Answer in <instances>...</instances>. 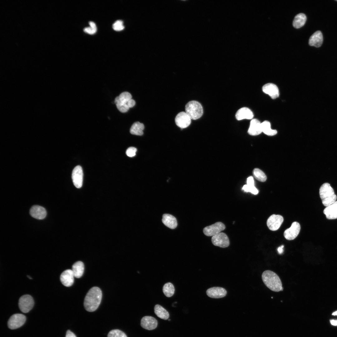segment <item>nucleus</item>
Here are the masks:
<instances>
[{"label":"nucleus","mask_w":337,"mask_h":337,"mask_svg":"<svg viewBox=\"0 0 337 337\" xmlns=\"http://www.w3.org/2000/svg\"><path fill=\"white\" fill-rule=\"evenodd\" d=\"M262 90L264 93L268 95L272 99H275L279 96L278 88L274 84L268 83L264 85L262 87Z\"/></svg>","instance_id":"obj_17"},{"label":"nucleus","mask_w":337,"mask_h":337,"mask_svg":"<svg viewBox=\"0 0 337 337\" xmlns=\"http://www.w3.org/2000/svg\"><path fill=\"white\" fill-rule=\"evenodd\" d=\"M72 178L75 186L77 188H81L82 185L83 172L81 167L78 165L74 168L72 174Z\"/></svg>","instance_id":"obj_13"},{"label":"nucleus","mask_w":337,"mask_h":337,"mask_svg":"<svg viewBox=\"0 0 337 337\" xmlns=\"http://www.w3.org/2000/svg\"><path fill=\"white\" fill-rule=\"evenodd\" d=\"M107 337H127L123 332L117 329L113 330L108 333Z\"/></svg>","instance_id":"obj_31"},{"label":"nucleus","mask_w":337,"mask_h":337,"mask_svg":"<svg viewBox=\"0 0 337 337\" xmlns=\"http://www.w3.org/2000/svg\"><path fill=\"white\" fill-rule=\"evenodd\" d=\"M300 229V226L298 222H293L291 227L284 231V235L285 237L289 240L294 239L298 235Z\"/></svg>","instance_id":"obj_12"},{"label":"nucleus","mask_w":337,"mask_h":337,"mask_svg":"<svg viewBox=\"0 0 337 337\" xmlns=\"http://www.w3.org/2000/svg\"><path fill=\"white\" fill-rule=\"evenodd\" d=\"M261 277L265 285L271 290L276 292L283 290L281 281L274 272L266 270L263 272Z\"/></svg>","instance_id":"obj_2"},{"label":"nucleus","mask_w":337,"mask_h":337,"mask_svg":"<svg viewBox=\"0 0 337 337\" xmlns=\"http://www.w3.org/2000/svg\"><path fill=\"white\" fill-rule=\"evenodd\" d=\"M336 1H337V0H336Z\"/></svg>","instance_id":"obj_42"},{"label":"nucleus","mask_w":337,"mask_h":337,"mask_svg":"<svg viewBox=\"0 0 337 337\" xmlns=\"http://www.w3.org/2000/svg\"><path fill=\"white\" fill-rule=\"evenodd\" d=\"M306 19V17L304 13H300L297 14L295 17L293 21V27L296 28L302 27L305 24Z\"/></svg>","instance_id":"obj_25"},{"label":"nucleus","mask_w":337,"mask_h":337,"mask_svg":"<svg viewBox=\"0 0 337 337\" xmlns=\"http://www.w3.org/2000/svg\"><path fill=\"white\" fill-rule=\"evenodd\" d=\"M102 297L101 290L97 287L91 288L87 293L84 300V305L87 311L93 312L100 305Z\"/></svg>","instance_id":"obj_1"},{"label":"nucleus","mask_w":337,"mask_h":337,"mask_svg":"<svg viewBox=\"0 0 337 337\" xmlns=\"http://www.w3.org/2000/svg\"><path fill=\"white\" fill-rule=\"evenodd\" d=\"M140 325L141 327L145 329L152 330L157 327L158 322L157 320L153 317L145 316L142 318Z\"/></svg>","instance_id":"obj_15"},{"label":"nucleus","mask_w":337,"mask_h":337,"mask_svg":"<svg viewBox=\"0 0 337 337\" xmlns=\"http://www.w3.org/2000/svg\"><path fill=\"white\" fill-rule=\"evenodd\" d=\"M154 312L158 317L163 320H167L169 317L168 312L163 307L159 305H156L155 306Z\"/></svg>","instance_id":"obj_27"},{"label":"nucleus","mask_w":337,"mask_h":337,"mask_svg":"<svg viewBox=\"0 0 337 337\" xmlns=\"http://www.w3.org/2000/svg\"><path fill=\"white\" fill-rule=\"evenodd\" d=\"M242 189L245 192H250L255 195L257 194L258 193V190L254 185L246 184L243 186Z\"/></svg>","instance_id":"obj_32"},{"label":"nucleus","mask_w":337,"mask_h":337,"mask_svg":"<svg viewBox=\"0 0 337 337\" xmlns=\"http://www.w3.org/2000/svg\"><path fill=\"white\" fill-rule=\"evenodd\" d=\"M262 132L266 134L272 136L276 135L277 131L275 129H271L270 122L267 120H265L261 123Z\"/></svg>","instance_id":"obj_28"},{"label":"nucleus","mask_w":337,"mask_h":337,"mask_svg":"<svg viewBox=\"0 0 337 337\" xmlns=\"http://www.w3.org/2000/svg\"><path fill=\"white\" fill-rule=\"evenodd\" d=\"M332 315H337V311L333 312L332 313Z\"/></svg>","instance_id":"obj_41"},{"label":"nucleus","mask_w":337,"mask_h":337,"mask_svg":"<svg viewBox=\"0 0 337 337\" xmlns=\"http://www.w3.org/2000/svg\"><path fill=\"white\" fill-rule=\"evenodd\" d=\"M262 132L261 123L256 119H252L248 129V133L250 135L255 136L259 134Z\"/></svg>","instance_id":"obj_20"},{"label":"nucleus","mask_w":337,"mask_h":337,"mask_svg":"<svg viewBox=\"0 0 337 337\" xmlns=\"http://www.w3.org/2000/svg\"><path fill=\"white\" fill-rule=\"evenodd\" d=\"M89 24L90 25V27L96 30H97V27L95 23L93 22L90 21L89 22Z\"/></svg>","instance_id":"obj_38"},{"label":"nucleus","mask_w":337,"mask_h":337,"mask_svg":"<svg viewBox=\"0 0 337 337\" xmlns=\"http://www.w3.org/2000/svg\"><path fill=\"white\" fill-rule=\"evenodd\" d=\"M112 27L114 30L116 31H120L123 30L124 28L123 21L120 20L116 21L113 24Z\"/></svg>","instance_id":"obj_33"},{"label":"nucleus","mask_w":337,"mask_h":337,"mask_svg":"<svg viewBox=\"0 0 337 337\" xmlns=\"http://www.w3.org/2000/svg\"><path fill=\"white\" fill-rule=\"evenodd\" d=\"M211 240L214 245L221 248L227 247L229 246L230 244L228 237L226 234L223 232H221L212 236Z\"/></svg>","instance_id":"obj_9"},{"label":"nucleus","mask_w":337,"mask_h":337,"mask_svg":"<svg viewBox=\"0 0 337 337\" xmlns=\"http://www.w3.org/2000/svg\"><path fill=\"white\" fill-rule=\"evenodd\" d=\"M163 292L167 297H170L174 294L175 289L172 283L168 282L164 285L163 288Z\"/></svg>","instance_id":"obj_29"},{"label":"nucleus","mask_w":337,"mask_h":337,"mask_svg":"<svg viewBox=\"0 0 337 337\" xmlns=\"http://www.w3.org/2000/svg\"><path fill=\"white\" fill-rule=\"evenodd\" d=\"M225 228V225L221 222L205 227L203 229L204 234L207 236H213L221 232Z\"/></svg>","instance_id":"obj_8"},{"label":"nucleus","mask_w":337,"mask_h":337,"mask_svg":"<svg viewBox=\"0 0 337 337\" xmlns=\"http://www.w3.org/2000/svg\"><path fill=\"white\" fill-rule=\"evenodd\" d=\"M253 174L255 178L259 181L264 182L266 180L267 177L265 173L258 168L254 169Z\"/></svg>","instance_id":"obj_30"},{"label":"nucleus","mask_w":337,"mask_h":337,"mask_svg":"<svg viewBox=\"0 0 337 337\" xmlns=\"http://www.w3.org/2000/svg\"><path fill=\"white\" fill-rule=\"evenodd\" d=\"M144 125L143 123L138 121L134 122L131 126L130 132L133 134L141 136L143 134Z\"/></svg>","instance_id":"obj_26"},{"label":"nucleus","mask_w":337,"mask_h":337,"mask_svg":"<svg viewBox=\"0 0 337 337\" xmlns=\"http://www.w3.org/2000/svg\"><path fill=\"white\" fill-rule=\"evenodd\" d=\"M65 337H76V335L70 330L67 331Z\"/></svg>","instance_id":"obj_37"},{"label":"nucleus","mask_w":337,"mask_h":337,"mask_svg":"<svg viewBox=\"0 0 337 337\" xmlns=\"http://www.w3.org/2000/svg\"><path fill=\"white\" fill-rule=\"evenodd\" d=\"M254 116L252 111L248 108H242L237 112L235 117L237 120H240L244 119H251Z\"/></svg>","instance_id":"obj_21"},{"label":"nucleus","mask_w":337,"mask_h":337,"mask_svg":"<svg viewBox=\"0 0 337 337\" xmlns=\"http://www.w3.org/2000/svg\"><path fill=\"white\" fill-rule=\"evenodd\" d=\"M74 276L71 269H67L61 274L60 279L62 284L66 287L71 286L74 282Z\"/></svg>","instance_id":"obj_14"},{"label":"nucleus","mask_w":337,"mask_h":337,"mask_svg":"<svg viewBox=\"0 0 337 337\" xmlns=\"http://www.w3.org/2000/svg\"><path fill=\"white\" fill-rule=\"evenodd\" d=\"M137 150V149L135 147H130L127 149L126 154L127 156L130 157H133L135 155Z\"/></svg>","instance_id":"obj_34"},{"label":"nucleus","mask_w":337,"mask_h":337,"mask_svg":"<svg viewBox=\"0 0 337 337\" xmlns=\"http://www.w3.org/2000/svg\"><path fill=\"white\" fill-rule=\"evenodd\" d=\"M84 270V264L81 261H77L72 265V270L74 277L76 278H80L82 276Z\"/></svg>","instance_id":"obj_24"},{"label":"nucleus","mask_w":337,"mask_h":337,"mask_svg":"<svg viewBox=\"0 0 337 337\" xmlns=\"http://www.w3.org/2000/svg\"><path fill=\"white\" fill-rule=\"evenodd\" d=\"M284 247V246L283 245H282L278 248L277 251L279 254H281L283 253V248Z\"/></svg>","instance_id":"obj_39"},{"label":"nucleus","mask_w":337,"mask_h":337,"mask_svg":"<svg viewBox=\"0 0 337 337\" xmlns=\"http://www.w3.org/2000/svg\"><path fill=\"white\" fill-rule=\"evenodd\" d=\"M323 212L328 219L337 218V201L327 206L324 209Z\"/></svg>","instance_id":"obj_22"},{"label":"nucleus","mask_w":337,"mask_h":337,"mask_svg":"<svg viewBox=\"0 0 337 337\" xmlns=\"http://www.w3.org/2000/svg\"><path fill=\"white\" fill-rule=\"evenodd\" d=\"M115 102L118 110L123 113L127 112L130 108L133 107L135 105V102L132 99L131 95L127 91L121 93L115 97Z\"/></svg>","instance_id":"obj_3"},{"label":"nucleus","mask_w":337,"mask_h":337,"mask_svg":"<svg viewBox=\"0 0 337 337\" xmlns=\"http://www.w3.org/2000/svg\"><path fill=\"white\" fill-rule=\"evenodd\" d=\"M283 220V218L281 215L273 214L268 219L267 225L270 230L276 231L280 228Z\"/></svg>","instance_id":"obj_10"},{"label":"nucleus","mask_w":337,"mask_h":337,"mask_svg":"<svg viewBox=\"0 0 337 337\" xmlns=\"http://www.w3.org/2000/svg\"><path fill=\"white\" fill-rule=\"evenodd\" d=\"M247 183L248 185H254V182L253 177L252 176L248 177L247 179Z\"/></svg>","instance_id":"obj_36"},{"label":"nucleus","mask_w":337,"mask_h":337,"mask_svg":"<svg viewBox=\"0 0 337 337\" xmlns=\"http://www.w3.org/2000/svg\"><path fill=\"white\" fill-rule=\"evenodd\" d=\"M34 301L32 297L29 295H24L19 299L18 306L21 311L24 313L29 312L33 308Z\"/></svg>","instance_id":"obj_6"},{"label":"nucleus","mask_w":337,"mask_h":337,"mask_svg":"<svg viewBox=\"0 0 337 337\" xmlns=\"http://www.w3.org/2000/svg\"><path fill=\"white\" fill-rule=\"evenodd\" d=\"M331 324L334 326H337V320H330Z\"/></svg>","instance_id":"obj_40"},{"label":"nucleus","mask_w":337,"mask_h":337,"mask_svg":"<svg viewBox=\"0 0 337 337\" xmlns=\"http://www.w3.org/2000/svg\"><path fill=\"white\" fill-rule=\"evenodd\" d=\"M226 290L219 287H214L208 289L206 293L208 296L213 298H220L224 297L227 294Z\"/></svg>","instance_id":"obj_16"},{"label":"nucleus","mask_w":337,"mask_h":337,"mask_svg":"<svg viewBox=\"0 0 337 337\" xmlns=\"http://www.w3.org/2000/svg\"><path fill=\"white\" fill-rule=\"evenodd\" d=\"M319 194L323 205L328 206L335 202L337 196L330 184L326 183L323 184L319 190Z\"/></svg>","instance_id":"obj_4"},{"label":"nucleus","mask_w":337,"mask_h":337,"mask_svg":"<svg viewBox=\"0 0 337 337\" xmlns=\"http://www.w3.org/2000/svg\"><path fill=\"white\" fill-rule=\"evenodd\" d=\"M191 119L185 112L182 111L176 116L175 121L176 125L181 129L188 127L191 123Z\"/></svg>","instance_id":"obj_11"},{"label":"nucleus","mask_w":337,"mask_h":337,"mask_svg":"<svg viewBox=\"0 0 337 337\" xmlns=\"http://www.w3.org/2000/svg\"><path fill=\"white\" fill-rule=\"evenodd\" d=\"M84 32L90 35H92L96 33L97 31L95 30L90 27H86L84 28Z\"/></svg>","instance_id":"obj_35"},{"label":"nucleus","mask_w":337,"mask_h":337,"mask_svg":"<svg viewBox=\"0 0 337 337\" xmlns=\"http://www.w3.org/2000/svg\"><path fill=\"white\" fill-rule=\"evenodd\" d=\"M162 221L166 226L171 229L175 228L177 226L176 218L169 214H164L163 216Z\"/></svg>","instance_id":"obj_23"},{"label":"nucleus","mask_w":337,"mask_h":337,"mask_svg":"<svg viewBox=\"0 0 337 337\" xmlns=\"http://www.w3.org/2000/svg\"><path fill=\"white\" fill-rule=\"evenodd\" d=\"M185 111L191 120H196L200 118L203 113L201 105L198 101L192 100L185 105Z\"/></svg>","instance_id":"obj_5"},{"label":"nucleus","mask_w":337,"mask_h":337,"mask_svg":"<svg viewBox=\"0 0 337 337\" xmlns=\"http://www.w3.org/2000/svg\"><path fill=\"white\" fill-rule=\"evenodd\" d=\"M26 320L25 316L21 314H14L12 315L9 319L7 325L8 328L12 330L20 327L25 323Z\"/></svg>","instance_id":"obj_7"},{"label":"nucleus","mask_w":337,"mask_h":337,"mask_svg":"<svg viewBox=\"0 0 337 337\" xmlns=\"http://www.w3.org/2000/svg\"><path fill=\"white\" fill-rule=\"evenodd\" d=\"M323 42V36L321 32L317 31L310 37L309 40V45L316 47H320Z\"/></svg>","instance_id":"obj_18"},{"label":"nucleus","mask_w":337,"mask_h":337,"mask_svg":"<svg viewBox=\"0 0 337 337\" xmlns=\"http://www.w3.org/2000/svg\"><path fill=\"white\" fill-rule=\"evenodd\" d=\"M30 213L32 217L38 219H44L46 215V212L45 208L38 205L32 206L30 209Z\"/></svg>","instance_id":"obj_19"}]
</instances>
